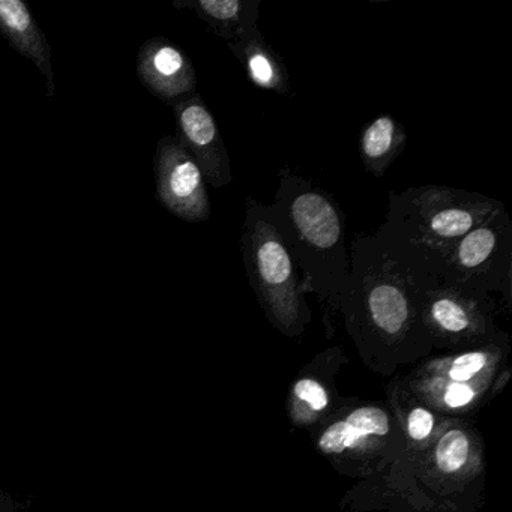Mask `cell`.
I'll return each instance as SVG.
<instances>
[{
	"label": "cell",
	"mask_w": 512,
	"mask_h": 512,
	"mask_svg": "<svg viewBox=\"0 0 512 512\" xmlns=\"http://www.w3.org/2000/svg\"><path fill=\"white\" fill-rule=\"evenodd\" d=\"M487 364V356L482 352H467L458 356L452 364L449 376L455 382H466L473 374L479 373Z\"/></svg>",
	"instance_id": "2e32d148"
},
{
	"label": "cell",
	"mask_w": 512,
	"mask_h": 512,
	"mask_svg": "<svg viewBox=\"0 0 512 512\" xmlns=\"http://www.w3.org/2000/svg\"><path fill=\"white\" fill-rule=\"evenodd\" d=\"M443 283L481 292H505L512 284V218L500 206L478 227L464 235L437 269Z\"/></svg>",
	"instance_id": "277c9868"
},
{
	"label": "cell",
	"mask_w": 512,
	"mask_h": 512,
	"mask_svg": "<svg viewBox=\"0 0 512 512\" xmlns=\"http://www.w3.org/2000/svg\"><path fill=\"white\" fill-rule=\"evenodd\" d=\"M469 454V440L460 430H451L440 439L437 445V466L442 472L452 473L466 464Z\"/></svg>",
	"instance_id": "4fadbf2b"
},
{
	"label": "cell",
	"mask_w": 512,
	"mask_h": 512,
	"mask_svg": "<svg viewBox=\"0 0 512 512\" xmlns=\"http://www.w3.org/2000/svg\"><path fill=\"white\" fill-rule=\"evenodd\" d=\"M295 394L305 403L310 404L314 410H323L328 406V395L325 389L313 379H302L296 383Z\"/></svg>",
	"instance_id": "e0dca14e"
},
{
	"label": "cell",
	"mask_w": 512,
	"mask_h": 512,
	"mask_svg": "<svg viewBox=\"0 0 512 512\" xmlns=\"http://www.w3.org/2000/svg\"><path fill=\"white\" fill-rule=\"evenodd\" d=\"M229 49L244 67L248 80L256 88L274 92L281 97L289 95V70L283 58L266 43L259 29L245 35L238 43L229 46Z\"/></svg>",
	"instance_id": "8fae6325"
},
{
	"label": "cell",
	"mask_w": 512,
	"mask_h": 512,
	"mask_svg": "<svg viewBox=\"0 0 512 512\" xmlns=\"http://www.w3.org/2000/svg\"><path fill=\"white\" fill-rule=\"evenodd\" d=\"M241 250L248 283L260 304L281 323L299 319L307 293L301 272L269 215L266 203L248 197Z\"/></svg>",
	"instance_id": "3957f363"
},
{
	"label": "cell",
	"mask_w": 512,
	"mask_h": 512,
	"mask_svg": "<svg viewBox=\"0 0 512 512\" xmlns=\"http://www.w3.org/2000/svg\"><path fill=\"white\" fill-rule=\"evenodd\" d=\"M175 113L182 146L202 170L206 184L223 188L233 181L229 152L202 95L191 94L169 103Z\"/></svg>",
	"instance_id": "8992f818"
},
{
	"label": "cell",
	"mask_w": 512,
	"mask_h": 512,
	"mask_svg": "<svg viewBox=\"0 0 512 512\" xmlns=\"http://www.w3.org/2000/svg\"><path fill=\"white\" fill-rule=\"evenodd\" d=\"M407 145V133L397 119L377 116L362 130L359 140L362 163L374 178H383Z\"/></svg>",
	"instance_id": "7c38bea8"
},
{
	"label": "cell",
	"mask_w": 512,
	"mask_h": 512,
	"mask_svg": "<svg viewBox=\"0 0 512 512\" xmlns=\"http://www.w3.org/2000/svg\"><path fill=\"white\" fill-rule=\"evenodd\" d=\"M490 307V293L439 280L425 295L422 314L437 331L460 335L475 325L478 328Z\"/></svg>",
	"instance_id": "ba28073f"
},
{
	"label": "cell",
	"mask_w": 512,
	"mask_h": 512,
	"mask_svg": "<svg viewBox=\"0 0 512 512\" xmlns=\"http://www.w3.org/2000/svg\"><path fill=\"white\" fill-rule=\"evenodd\" d=\"M473 391L466 383H452L445 394V401L449 407H463L470 403L473 398Z\"/></svg>",
	"instance_id": "d6986e66"
},
{
	"label": "cell",
	"mask_w": 512,
	"mask_h": 512,
	"mask_svg": "<svg viewBox=\"0 0 512 512\" xmlns=\"http://www.w3.org/2000/svg\"><path fill=\"white\" fill-rule=\"evenodd\" d=\"M361 440L356 431L347 422L340 421L332 424L319 440L320 449L326 454H340Z\"/></svg>",
	"instance_id": "9a60e30c"
},
{
	"label": "cell",
	"mask_w": 512,
	"mask_h": 512,
	"mask_svg": "<svg viewBox=\"0 0 512 512\" xmlns=\"http://www.w3.org/2000/svg\"><path fill=\"white\" fill-rule=\"evenodd\" d=\"M388 200V215L376 233L409 251L436 278L452 247L503 205L484 194L445 185L389 191Z\"/></svg>",
	"instance_id": "7a4b0ae2"
},
{
	"label": "cell",
	"mask_w": 512,
	"mask_h": 512,
	"mask_svg": "<svg viewBox=\"0 0 512 512\" xmlns=\"http://www.w3.org/2000/svg\"><path fill=\"white\" fill-rule=\"evenodd\" d=\"M269 215L301 272L307 292L340 305L350 274L346 215L331 193L290 167L278 172Z\"/></svg>",
	"instance_id": "6da1fadb"
},
{
	"label": "cell",
	"mask_w": 512,
	"mask_h": 512,
	"mask_svg": "<svg viewBox=\"0 0 512 512\" xmlns=\"http://www.w3.org/2000/svg\"><path fill=\"white\" fill-rule=\"evenodd\" d=\"M173 7L194 11L227 46L259 29L260 0H178Z\"/></svg>",
	"instance_id": "30bf717a"
},
{
	"label": "cell",
	"mask_w": 512,
	"mask_h": 512,
	"mask_svg": "<svg viewBox=\"0 0 512 512\" xmlns=\"http://www.w3.org/2000/svg\"><path fill=\"white\" fill-rule=\"evenodd\" d=\"M346 422L361 439L371 436V434L385 436L389 431L388 415L377 407H361V409L355 410Z\"/></svg>",
	"instance_id": "5bb4252c"
},
{
	"label": "cell",
	"mask_w": 512,
	"mask_h": 512,
	"mask_svg": "<svg viewBox=\"0 0 512 512\" xmlns=\"http://www.w3.org/2000/svg\"><path fill=\"white\" fill-rule=\"evenodd\" d=\"M137 73L143 86L167 104L196 91L193 62L163 37L151 38L143 44L137 56Z\"/></svg>",
	"instance_id": "52a82bcc"
},
{
	"label": "cell",
	"mask_w": 512,
	"mask_h": 512,
	"mask_svg": "<svg viewBox=\"0 0 512 512\" xmlns=\"http://www.w3.org/2000/svg\"><path fill=\"white\" fill-rule=\"evenodd\" d=\"M0 34L46 76L47 97L52 98L55 95L52 49L25 2L0 0Z\"/></svg>",
	"instance_id": "9c48e42d"
},
{
	"label": "cell",
	"mask_w": 512,
	"mask_h": 512,
	"mask_svg": "<svg viewBox=\"0 0 512 512\" xmlns=\"http://www.w3.org/2000/svg\"><path fill=\"white\" fill-rule=\"evenodd\" d=\"M433 415L425 409L412 410L409 416V434L415 440H422L431 433Z\"/></svg>",
	"instance_id": "ac0fdd59"
},
{
	"label": "cell",
	"mask_w": 512,
	"mask_h": 512,
	"mask_svg": "<svg viewBox=\"0 0 512 512\" xmlns=\"http://www.w3.org/2000/svg\"><path fill=\"white\" fill-rule=\"evenodd\" d=\"M157 199L175 217L202 223L211 217V200L202 170L176 137L158 142L155 154Z\"/></svg>",
	"instance_id": "5b68a950"
}]
</instances>
